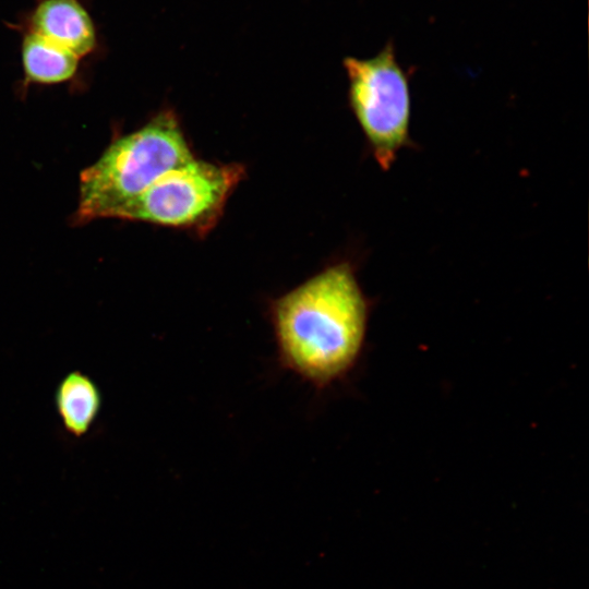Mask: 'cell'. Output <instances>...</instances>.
<instances>
[{
    "label": "cell",
    "instance_id": "cell-4",
    "mask_svg": "<svg viewBox=\"0 0 589 589\" xmlns=\"http://www.w3.org/2000/svg\"><path fill=\"white\" fill-rule=\"evenodd\" d=\"M245 169L193 158L158 178L115 218L151 223L204 236L219 221Z\"/></svg>",
    "mask_w": 589,
    "mask_h": 589
},
{
    "label": "cell",
    "instance_id": "cell-2",
    "mask_svg": "<svg viewBox=\"0 0 589 589\" xmlns=\"http://www.w3.org/2000/svg\"><path fill=\"white\" fill-rule=\"evenodd\" d=\"M194 157L176 113L159 111L82 171L75 221L113 218L158 178Z\"/></svg>",
    "mask_w": 589,
    "mask_h": 589
},
{
    "label": "cell",
    "instance_id": "cell-1",
    "mask_svg": "<svg viewBox=\"0 0 589 589\" xmlns=\"http://www.w3.org/2000/svg\"><path fill=\"white\" fill-rule=\"evenodd\" d=\"M373 303L348 259L268 300L279 366L317 390L347 380L362 360Z\"/></svg>",
    "mask_w": 589,
    "mask_h": 589
},
{
    "label": "cell",
    "instance_id": "cell-6",
    "mask_svg": "<svg viewBox=\"0 0 589 589\" xmlns=\"http://www.w3.org/2000/svg\"><path fill=\"white\" fill-rule=\"evenodd\" d=\"M103 405L97 383L82 371H71L58 383L55 406L64 430L84 436L95 423Z\"/></svg>",
    "mask_w": 589,
    "mask_h": 589
},
{
    "label": "cell",
    "instance_id": "cell-7",
    "mask_svg": "<svg viewBox=\"0 0 589 589\" xmlns=\"http://www.w3.org/2000/svg\"><path fill=\"white\" fill-rule=\"evenodd\" d=\"M79 59L72 52L29 31L22 44V61L28 83L56 84L70 80Z\"/></svg>",
    "mask_w": 589,
    "mask_h": 589
},
{
    "label": "cell",
    "instance_id": "cell-5",
    "mask_svg": "<svg viewBox=\"0 0 589 589\" xmlns=\"http://www.w3.org/2000/svg\"><path fill=\"white\" fill-rule=\"evenodd\" d=\"M31 31L82 58L93 51V22L77 0H43L31 16Z\"/></svg>",
    "mask_w": 589,
    "mask_h": 589
},
{
    "label": "cell",
    "instance_id": "cell-3",
    "mask_svg": "<svg viewBox=\"0 0 589 589\" xmlns=\"http://www.w3.org/2000/svg\"><path fill=\"white\" fill-rule=\"evenodd\" d=\"M348 101L370 154L383 171L400 152L414 148L410 132L412 96L409 74L398 62L393 41L368 59L348 57Z\"/></svg>",
    "mask_w": 589,
    "mask_h": 589
}]
</instances>
